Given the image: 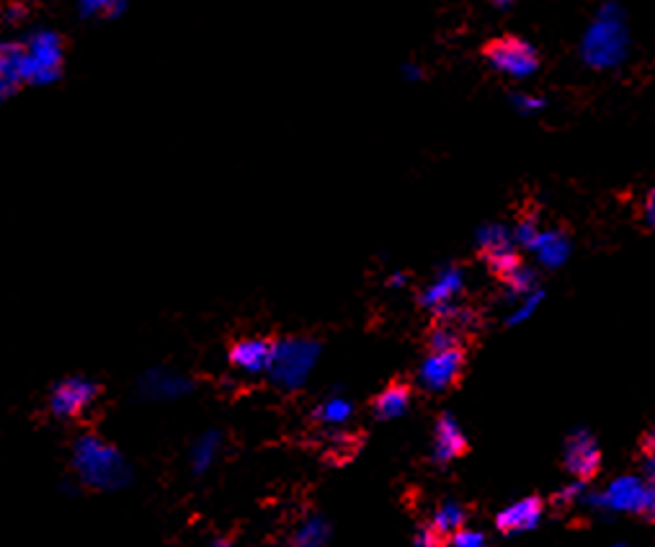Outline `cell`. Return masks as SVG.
I'll return each mask as SVG.
<instances>
[{"instance_id": "cell-28", "label": "cell", "mask_w": 655, "mask_h": 547, "mask_svg": "<svg viewBox=\"0 0 655 547\" xmlns=\"http://www.w3.org/2000/svg\"><path fill=\"white\" fill-rule=\"evenodd\" d=\"M640 215H643L645 225H648L650 230H655V189L648 191V197H645L643 212H640Z\"/></svg>"}, {"instance_id": "cell-5", "label": "cell", "mask_w": 655, "mask_h": 547, "mask_svg": "<svg viewBox=\"0 0 655 547\" xmlns=\"http://www.w3.org/2000/svg\"><path fill=\"white\" fill-rule=\"evenodd\" d=\"M490 68L509 78H527L539 68V55L532 44L521 37H496L483 47Z\"/></svg>"}, {"instance_id": "cell-27", "label": "cell", "mask_w": 655, "mask_h": 547, "mask_svg": "<svg viewBox=\"0 0 655 547\" xmlns=\"http://www.w3.org/2000/svg\"><path fill=\"white\" fill-rule=\"evenodd\" d=\"M454 547H485V537L480 532H470V529L462 527L457 535H452Z\"/></svg>"}, {"instance_id": "cell-13", "label": "cell", "mask_w": 655, "mask_h": 547, "mask_svg": "<svg viewBox=\"0 0 655 547\" xmlns=\"http://www.w3.org/2000/svg\"><path fill=\"white\" fill-rule=\"evenodd\" d=\"M542 519V501L537 496L521 498L519 504L503 509L496 517V529L501 535H519V532H529Z\"/></svg>"}, {"instance_id": "cell-7", "label": "cell", "mask_w": 655, "mask_h": 547, "mask_svg": "<svg viewBox=\"0 0 655 547\" xmlns=\"http://www.w3.org/2000/svg\"><path fill=\"white\" fill-rule=\"evenodd\" d=\"M96 395L98 385L88 380V377H65L49 393V411H52L55 418H62V421L78 418L96 400Z\"/></svg>"}, {"instance_id": "cell-10", "label": "cell", "mask_w": 655, "mask_h": 547, "mask_svg": "<svg viewBox=\"0 0 655 547\" xmlns=\"http://www.w3.org/2000/svg\"><path fill=\"white\" fill-rule=\"evenodd\" d=\"M137 388L147 400H176L186 398L194 390V380L171 369H150L140 377Z\"/></svg>"}, {"instance_id": "cell-1", "label": "cell", "mask_w": 655, "mask_h": 547, "mask_svg": "<svg viewBox=\"0 0 655 547\" xmlns=\"http://www.w3.org/2000/svg\"><path fill=\"white\" fill-rule=\"evenodd\" d=\"M73 470L93 491H119L132 483V468L117 444L98 434H80L73 442Z\"/></svg>"}, {"instance_id": "cell-32", "label": "cell", "mask_w": 655, "mask_h": 547, "mask_svg": "<svg viewBox=\"0 0 655 547\" xmlns=\"http://www.w3.org/2000/svg\"><path fill=\"white\" fill-rule=\"evenodd\" d=\"M643 475L645 483H655V457L643 455Z\"/></svg>"}, {"instance_id": "cell-17", "label": "cell", "mask_w": 655, "mask_h": 547, "mask_svg": "<svg viewBox=\"0 0 655 547\" xmlns=\"http://www.w3.org/2000/svg\"><path fill=\"white\" fill-rule=\"evenodd\" d=\"M0 78L8 80L11 86L26 83V47L24 42L0 44Z\"/></svg>"}, {"instance_id": "cell-22", "label": "cell", "mask_w": 655, "mask_h": 547, "mask_svg": "<svg viewBox=\"0 0 655 547\" xmlns=\"http://www.w3.org/2000/svg\"><path fill=\"white\" fill-rule=\"evenodd\" d=\"M483 259L485 264H488V269L493 271L503 284L509 282V279H514L516 271L524 266L519 259V253L514 251V246L503 248V251H496V253H488V256H483Z\"/></svg>"}, {"instance_id": "cell-23", "label": "cell", "mask_w": 655, "mask_h": 547, "mask_svg": "<svg viewBox=\"0 0 655 547\" xmlns=\"http://www.w3.org/2000/svg\"><path fill=\"white\" fill-rule=\"evenodd\" d=\"M127 0H78V11L80 16H106V19H117L122 16Z\"/></svg>"}, {"instance_id": "cell-8", "label": "cell", "mask_w": 655, "mask_h": 547, "mask_svg": "<svg viewBox=\"0 0 655 547\" xmlns=\"http://www.w3.org/2000/svg\"><path fill=\"white\" fill-rule=\"evenodd\" d=\"M601 452L596 447L594 437L588 431H576L570 434L568 444H565V470H568L578 483H588L599 473Z\"/></svg>"}, {"instance_id": "cell-18", "label": "cell", "mask_w": 655, "mask_h": 547, "mask_svg": "<svg viewBox=\"0 0 655 547\" xmlns=\"http://www.w3.org/2000/svg\"><path fill=\"white\" fill-rule=\"evenodd\" d=\"M220 449H222V434H220V431H215V429L204 431L202 437H199L194 444H191L189 462H191V470H194V475L207 473V470L215 465L217 455H220Z\"/></svg>"}, {"instance_id": "cell-21", "label": "cell", "mask_w": 655, "mask_h": 547, "mask_svg": "<svg viewBox=\"0 0 655 547\" xmlns=\"http://www.w3.org/2000/svg\"><path fill=\"white\" fill-rule=\"evenodd\" d=\"M532 251H537L539 261L547 266H558L568 256V243L558 233H539L532 243Z\"/></svg>"}, {"instance_id": "cell-24", "label": "cell", "mask_w": 655, "mask_h": 547, "mask_svg": "<svg viewBox=\"0 0 655 547\" xmlns=\"http://www.w3.org/2000/svg\"><path fill=\"white\" fill-rule=\"evenodd\" d=\"M503 248H511V238L503 228L493 225V228H485L483 233H480V253H483V256L503 251Z\"/></svg>"}, {"instance_id": "cell-36", "label": "cell", "mask_w": 655, "mask_h": 547, "mask_svg": "<svg viewBox=\"0 0 655 547\" xmlns=\"http://www.w3.org/2000/svg\"><path fill=\"white\" fill-rule=\"evenodd\" d=\"M209 547H233V545H230V542H227V540H217V542H212V545H209Z\"/></svg>"}, {"instance_id": "cell-29", "label": "cell", "mask_w": 655, "mask_h": 547, "mask_svg": "<svg viewBox=\"0 0 655 547\" xmlns=\"http://www.w3.org/2000/svg\"><path fill=\"white\" fill-rule=\"evenodd\" d=\"M26 16V8L21 6V3H8L6 8H3V21L6 24H19V21H24Z\"/></svg>"}, {"instance_id": "cell-4", "label": "cell", "mask_w": 655, "mask_h": 547, "mask_svg": "<svg viewBox=\"0 0 655 547\" xmlns=\"http://www.w3.org/2000/svg\"><path fill=\"white\" fill-rule=\"evenodd\" d=\"M627 47V34L625 24L619 19V13L614 6H607L601 11L599 21L594 24V29L588 31L586 44H583V55L591 65H614L617 60H622Z\"/></svg>"}, {"instance_id": "cell-9", "label": "cell", "mask_w": 655, "mask_h": 547, "mask_svg": "<svg viewBox=\"0 0 655 547\" xmlns=\"http://www.w3.org/2000/svg\"><path fill=\"white\" fill-rule=\"evenodd\" d=\"M645 501H648V483L643 478H619L604 493L594 498V506L612 511H630V514H643Z\"/></svg>"}, {"instance_id": "cell-6", "label": "cell", "mask_w": 655, "mask_h": 547, "mask_svg": "<svg viewBox=\"0 0 655 547\" xmlns=\"http://www.w3.org/2000/svg\"><path fill=\"white\" fill-rule=\"evenodd\" d=\"M467 349H447V351H429V357L423 359L418 369V380L431 393H444L454 388L465 375Z\"/></svg>"}, {"instance_id": "cell-16", "label": "cell", "mask_w": 655, "mask_h": 547, "mask_svg": "<svg viewBox=\"0 0 655 547\" xmlns=\"http://www.w3.org/2000/svg\"><path fill=\"white\" fill-rule=\"evenodd\" d=\"M331 540V524L320 514H310L302 519L289 535V547H325Z\"/></svg>"}, {"instance_id": "cell-15", "label": "cell", "mask_w": 655, "mask_h": 547, "mask_svg": "<svg viewBox=\"0 0 655 547\" xmlns=\"http://www.w3.org/2000/svg\"><path fill=\"white\" fill-rule=\"evenodd\" d=\"M411 385H405V382H390L385 390H382L372 403L374 416L380 418V421H392V418H400L408 406H411Z\"/></svg>"}, {"instance_id": "cell-19", "label": "cell", "mask_w": 655, "mask_h": 547, "mask_svg": "<svg viewBox=\"0 0 655 547\" xmlns=\"http://www.w3.org/2000/svg\"><path fill=\"white\" fill-rule=\"evenodd\" d=\"M467 522V509L457 501H447V504H441L439 509L434 511V519H431V527L439 532L441 537H452L457 535Z\"/></svg>"}, {"instance_id": "cell-33", "label": "cell", "mask_w": 655, "mask_h": 547, "mask_svg": "<svg viewBox=\"0 0 655 547\" xmlns=\"http://www.w3.org/2000/svg\"><path fill=\"white\" fill-rule=\"evenodd\" d=\"M13 91H16V86H11L8 80L0 78V101H6L8 96H13Z\"/></svg>"}, {"instance_id": "cell-2", "label": "cell", "mask_w": 655, "mask_h": 547, "mask_svg": "<svg viewBox=\"0 0 655 547\" xmlns=\"http://www.w3.org/2000/svg\"><path fill=\"white\" fill-rule=\"evenodd\" d=\"M320 359V344L310 336H284L274 344L269 364V377L279 390L297 393L307 385Z\"/></svg>"}, {"instance_id": "cell-31", "label": "cell", "mask_w": 655, "mask_h": 547, "mask_svg": "<svg viewBox=\"0 0 655 547\" xmlns=\"http://www.w3.org/2000/svg\"><path fill=\"white\" fill-rule=\"evenodd\" d=\"M640 452H643V455L655 457V426L650 431H645L643 442H640Z\"/></svg>"}, {"instance_id": "cell-11", "label": "cell", "mask_w": 655, "mask_h": 547, "mask_svg": "<svg viewBox=\"0 0 655 547\" xmlns=\"http://www.w3.org/2000/svg\"><path fill=\"white\" fill-rule=\"evenodd\" d=\"M271 351H274V344L266 339H240L230 349V364L248 377L266 375L271 364Z\"/></svg>"}, {"instance_id": "cell-35", "label": "cell", "mask_w": 655, "mask_h": 547, "mask_svg": "<svg viewBox=\"0 0 655 547\" xmlns=\"http://www.w3.org/2000/svg\"><path fill=\"white\" fill-rule=\"evenodd\" d=\"M493 3H496L498 8H506V6H511V3H514V0H493Z\"/></svg>"}, {"instance_id": "cell-25", "label": "cell", "mask_w": 655, "mask_h": 547, "mask_svg": "<svg viewBox=\"0 0 655 547\" xmlns=\"http://www.w3.org/2000/svg\"><path fill=\"white\" fill-rule=\"evenodd\" d=\"M539 228H537V217L532 215H521L519 222H516V240H519L521 246L532 248V243L537 240Z\"/></svg>"}, {"instance_id": "cell-30", "label": "cell", "mask_w": 655, "mask_h": 547, "mask_svg": "<svg viewBox=\"0 0 655 547\" xmlns=\"http://www.w3.org/2000/svg\"><path fill=\"white\" fill-rule=\"evenodd\" d=\"M643 517L655 524V483H648V501H645Z\"/></svg>"}, {"instance_id": "cell-20", "label": "cell", "mask_w": 655, "mask_h": 547, "mask_svg": "<svg viewBox=\"0 0 655 547\" xmlns=\"http://www.w3.org/2000/svg\"><path fill=\"white\" fill-rule=\"evenodd\" d=\"M354 416V403L343 395H331L325 398L318 408H315V418L325 426H343L349 424Z\"/></svg>"}, {"instance_id": "cell-14", "label": "cell", "mask_w": 655, "mask_h": 547, "mask_svg": "<svg viewBox=\"0 0 655 547\" xmlns=\"http://www.w3.org/2000/svg\"><path fill=\"white\" fill-rule=\"evenodd\" d=\"M462 289V271L457 266H447L444 271H439V277L423 289L421 305L431 313H439V310L454 305V297L460 295Z\"/></svg>"}, {"instance_id": "cell-3", "label": "cell", "mask_w": 655, "mask_h": 547, "mask_svg": "<svg viewBox=\"0 0 655 547\" xmlns=\"http://www.w3.org/2000/svg\"><path fill=\"white\" fill-rule=\"evenodd\" d=\"M26 83L29 86H52L62 75L65 47L62 37L52 29H34L26 37Z\"/></svg>"}, {"instance_id": "cell-26", "label": "cell", "mask_w": 655, "mask_h": 547, "mask_svg": "<svg viewBox=\"0 0 655 547\" xmlns=\"http://www.w3.org/2000/svg\"><path fill=\"white\" fill-rule=\"evenodd\" d=\"M416 547H447V537H441L434 527L418 529Z\"/></svg>"}, {"instance_id": "cell-12", "label": "cell", "mask_w": 655, "mask_h": 547, "mask_svg": "<svg viewBox=\"0 0 655 547\" xmlns=\"http://www.w3.org/2000/svg\"><path fill=\"white\" fill-rule=\"evenodd\" d=\"M467 447L470 444H467L465 431L460 429V424L449 413H441L434 426V460L452 462L465 455Z\"/></svg>"}, {"instance_id": "cell-34", "label": "cell", "mask_w": 655, "mask_h": 547, "mask_svg": "<svg viewBox=\"0 0 655 547\" xmlns=\"http://www.w3.org/2000/svg\"><path fill=\"white\" fill-rule=\"evenodd\" d=\"M387 284H390V287H403L405 277H403V274H392V277L387 279Z\"/></svg>"}]
</instances>
